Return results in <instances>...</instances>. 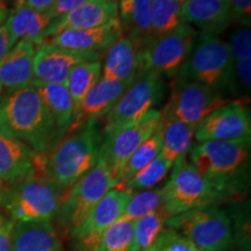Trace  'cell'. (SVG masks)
Listing matches in <instances>:
<instances>
[{"label":"cell","instance_id":"cell-35","mask_svg":"<svg viewBox=\"0 0 251 251\" xmlns=\"http://www.w3.org/2000/svg\"><path fill=\"white\" fill-rule=\"evenodd\" d=\"M158 251H203L172 228H166L158 238Z\"/></svg>","mask_w":251,"mask_h":251},{"label":"cell","instance_id":"cell-18","mask_svg":"<svg viewBox=\"0 0 251 251\" xmlns=\"http://www.w3.org/2000/svg\"><path fill=\"white\" fill-rule=\"evenodd\" d=\"M40 156L26 143L0 131V180L14 185L37 175Z\"/></svg>","mask_w":251,"mask_h":251},{"label":"cell","instance_id":"cell-26","mask_svg":"<svg viewBox=\"0 0 251 251\" xmlns=\"http://www.w3.org/2000/svg\"><path fill=\"white\" fill-rule=\"evenodd\" d=\"M47 11H36L26 6H15L4 24L7 28L12 46L21 40H28L36 46L41 34L51 23Z\"/></svg>","mask_w":251,"mask_h":251},{"label":"cell","instance_id":"cell-23","mask_svg":"<svg viewBox=\"0 0 251 251\" xmlns=\"http://www.w3.org/2000/svg\"><path fill=\"white\" fill-rule=\"evenodd\" d=\"M141 50L142 48L129 37H120L106 51L101 77L118 81L134 79L140 72Z\"/></svg>","mask_w":251,"mask_h":251},{"label":"cell","instance_id":"cell-36","mask_svg":"<svg viewBox=\"0 0 251 251\" xmlns=\"http://www.w3.org/2000/svg\"><path fill=\"white\" fill-rule=\"evenodd\" d=\"M230 50L231 64L241 59L251 56V29L250 26H244L234 34L230 43H228Z\"/></svg>","mask_w":251,"mask_h":251},{"label":"cell","instance_id":"cell-24","mask_svg":"<svg viewBox=\"0 0 251 251\" xmlns=\"http://www.w3.org/2000/svg\"><path fill=\"white\" fill-rule=\"evenodd\" d=\"M31 85L39 92L41 99L45 102L50 117L54 121L59 142L65 136L74 122V102L65 85L62 84L42 83L33 80Z\"/></svg>","mask_w":251,"mask_h":251},{"label":"cell","instance_id":"cell-4","mask_svg":"<svg viewBox=\"0 0 251 251\" xmlns=\"http://www.w3.org/2000/svg\"><path fill=\"white\" fill-rule=\"evenodd\" d=\"M172 168L170 178L163 186L164 209L170 218L214 206L228 196L221 187L199 174L186 157L176 161Z\"/></svg>","mask_w":251,"mask_h":251},{"label":"cell","instance_id":"cell-34","mask_svg":"<svg viewBox=\"0 0 251 251\" xmlns=\"http://www.w3.org/2000/svg\"><path fill=\"white\" fill-rule=\"evenodd\" d=\"M135 222L118 220L103 235L99 251H135Z\"/></svg>","mask_w":251,"mask_h":251},{"label":"cell","instance_id":"cell-44","mask_svg":"<svg viewBox=\"0 0 251 251\" xmlns=\"http://www.w3.org/2000/svg\"><path fill=\"white\" fill-rule=\"evenodd\" d=\"M143 251H158V244H157V240L151 244V246H150L149 248H147V249H144Z\"/></svg>","mask_w":251,"mask_h":251},{"label":"cell","instance_id":"cell-10","mask_svg":"<svg viewBox=\"0 0 251 251\" xmlns=\"http://www.w3.org/2000/svg\"><path fill=\"white\" fill-rule=\"evenodd\" d=\"M161 124V111L151 109L140 120L131 122L108 136L103 137L100 146L99 157L107 165L117 187L126 162L144 141L158 130Z\"/></svg>","mask_w":251,"mask_h":251},{"label":"cell","instance_id":"cell-13","mask_svg":"<svg viewBox=\"0 0 251 251\" xmlns=\"http://www.w3.org/2000/svg\"><path fill=\"white\" fill-rule=\"evenodd\" d=\"M131 194L126 188L114 187L101 198L85 221L71 233L79 251L100 250L103 235L121 218Z\"/></svg>","mask_w":251,"mask_h":251},{"label":"cell","instance_id":"cell-42","mask_svg":"<svg viewBox=\"0 0 251 251\" xmlns=\"http://www.w3.org/2000/svg\"><path fill=\"white\" fill-rule=\"evenodd\" d=\"M11 40H9V34L7 28L5 25L0 26V61L5 57V55L11 50L12 48Z\"/></svg>","mask_w":251,"mask_h":251},{"label":"cell","instance_id":"cell-22","mask_svg":"<svg viewBox=\"0 0 251 251\" xmlns=\"http://www.w3.org/2000/svg\"><path fill=\"white\" fill-rule=\"evenodd\" d=\"M12 251H62L51 221H14Z\"/></svg>","mask_w":251,"mask_h":251},{"label":"cell","instance_id":"cell-37","mask_svg":"<svg viewBox=\"0 0 251 251\" xmlns=\"http://www.w3.org/2000/svg\"><path fill=\"white\" fill-rule=\"evenodd\" d=\"M231 81L237 83V90L242 89L244 92H249L251 84V56L231 64L228 83H231Z\"/></svg>","mask_w":251,"mask_h":251},{"label":"cell","instance_id":"cell-32","mask_svg":"<svg viewBox=\"0 0 251 251\" xmlns=\"http://www.w3.org/2000/svg\"><path fill=\"white\" fill-rule=\"evenodd\" d=\"M172 165L174 164L170 161H168L162 153H159L151 163L141 169L121 187L130 191L131 193L156 187L168 176L169 171L172 169Z\"/></svg>","mask_w":251,"mask_h":251},{"label":"cell","instance_id":"cell-38","mask_svg":"<svg viewBox=\"0 0 251 251\" xmlns=\"http://www.w3.org/2000/svg\"><path fill=\"white\" fill-rule=\"evenodd\" d=\"M231 21L250 26L251 0H230Z\"/></svg>","mask_w":251,"mask_h":251},{"label":"cell","instance_id":"cell-27","mask_svg":"<svg viewBox=\"0 0 251 251\" xmlns=\"http://www.w3.org/2000/svg\"><path fill=\"white\" fill-rule=\"evenodd\" d=\"M194 129L196 127L192 125L162 117L159 127L162 140L161 153L172 164L181 157H186L190 152L194 139Z\"/></svg>","mask_w":251,"mask_h":251},{"label":"cell","instance_id":"cell-7","mask_svg":"<svg viewBox=\"0 0 251 251\" xmlns=\"http://www.w3.org/2000/svg\"><path fill=\"white\" fill-rule=\"evenodd\" d=\"M165 226L203 251H226L234 243L230 219L215 206L175 215L168 219Z\"/></svg>","mask_w":251,"mask_h":251},{"label":"cell","instance_id":"cell-41","mask_svg":"<svg viewBox=\"0 0 251 251\" xmlns=\"http://www.w3.org/2000/svg\"><path fill=\"white\" fill-rule=\"evenodd\" d=\"M56 0H19L15 1V6H26L28 8L36 9V11H47Z\"/></svg>","mask_w":251,"mask_h":251},{"label":"cell","instance_id":"cell-48","mask_svg":"<svg viewBox=\"0 0 251 251\" xmlns=\"http://www.w3.org/2000/svg\"><path fill=\"white\" fill-rule=\"evenodd\" d=\"M17 1H19V0H17Z\"/></svg>","mask_w":251,"mask_h":251},{"label":"cell","instance_id":"cell-19","mask_svg":"<svg viewBox=\"0 0 251 251\" xmlns=\"http://www.w3.org/2000/svg\"><path fill=\"white\" fill-rule=\"evenodd\" d=\"M134 79L118 81L100 78L98 83L84 97L75 112L70 131L77 129L87 121L105 117L120 99L125 91L130 86Z\"/></svg>","mask_w":251,"mask_h":251},{"label":"cell","instance_id":"cell-43","mask_svg":"<svg viewBox=\"0 0 251 251\" xmlns=\"http://www.w3.org/2000/svg\"><path fill=\"white\" fill-rule=\"evenodd\" d=\"M8 18V8L4 0H0V26H2V24L6 23Z\"/></svg>","mask_w":251,"mask_h":251},{"label":"cell","instance_id":"cell-40","mask_svg":"<svg viewBox=\"0 0 251 251\" xmlns=\"http://www.w3.org/2000/svg\"><path fill=\"white\" fill-rule=\"evenodd\" d=\"M13 226V220L0 214V251H12Z\"/></svg>","mask_w":251,"mask_h":251},{"label":"cell","instance_id":"cell-5","mask_svg":"<svg viewBox=\"0 0 251 251\" xmlns=\"http://www.w3.org/2000/svg\"><path fill=\"white\" fill-rule=\"evenodd\" d=\"M64 191L41 176H33L5 191L1 205L13 221H51Z\"/></svg>","mask_w":251,"mask_h":251},{"label":"cell","instance_id":"cell-20","mask_svg":"<svg viewBox=\"0 0 251 251\" xmlns=\"http://www.w3.org/2000/svg\"><path fill=\"white\" fill-rule=\"evenodd\" d=\"M180 15L185 24L214 35L231 23L230 0H186L180 5Z\"/></svg>","mask_w":251,"mask_h":251},{"label":"cell","instance_id":"cell-47","mask_svg":"<svg viewBox=\"0 0 251 251\" xmlns=\"http://www.w3.org/2000/svg\"><path fill=\"white\" fill-rule=\"evenodd\" d=\"M1 91H2V86L0 85V93H1Z\"/></svg>","mask_w":251,"mask_h":251},{"label":"cell","instance_id":"cell-16","mask_svg":"<svg viewBox=\"0 0 251 251\" xmlns=\"http://www.w3.org/2000/svg\"><path fill=\"white\" fill-rule=\"evenodd\" d=\"M115 19H118V0H89L69 13L52 20L40 35L36 46L61 31L103 26Z\"/></svg>","mask_w":251,"mask_h":251},{"label":"cell","instance_id":"cell-17","mask_svg":"<svg viewBox=\"0 0 251 251\" xmlns=\"http://www.w3.org/2000/svg\"><path fill=\"white\" fill-rule=\"evenodd\" d=\"M122 36L124 33L119 19H115L103 26L61 31L46 42L74 51L101 55L102 51H107L109 47Z\"/></svg>","mask_w":251,"mask_h":251},{"label":"cell","instance_id":"cell-1","mask_svg":"<svg viewBox=\"0 0 251 251\" xmlns=\"http://www.w3.org/2000/svg\"><path fill=\"white\" fill-rule=\"evenodd\" d=\"M0 131L26 143L39 156L59 143L54 121L31 84L0 97Z\"/></svg>","mask_w":251,"mask_h":251},{"label":"cell","instance_id":"cell-9","mask_svg":"<svg viewBox=\"0 0 251 251\" xmlns=\"http://www.w3.org/2000/svg\"><path fill=\"white\" fill-rule=\"evenodd\" d=\"M164 94V81L156 72H139L130 86L105 117L101 137L108 136L131 122L140 120L161 101Z\"/></svg>","mask_w":251,"mask_h":251},{"label":"cell","instance_id":"cell-46","mask_svg":"<svg viewBox=\"0 0 251 251\" xmlns=\"http://www.w3.org/2000/svg\"><path fill=\"white\" fill-rule=\"evenodd\" d=\"M174 1H176V2H178V4H179V5H181V4H183V2H185V1H186V0H174Z\"/></svg>","mask_w":251,"mask_h":251},{"label":"cell","instance_id":"cell-14","mask_svg":"<svg viewBox=\"0 0 251 251\" xmlns=\"http://www.w3.org/2000/svg\"><path fill=\"white\" fill-rule=\"evenodd\" d=\"M251 119L249 109L241 101L220 106L196 126L194 139L205 141L250 140Z\"/></svg>","mask_w":251,"mask_h":251},{"label":"cell","instance_id":"cell-6","mask_svg":"<svg viewBox=\"0 0 251 251\" xmlns=\"http://www.w3.org/2000/svg\"><path fill=\"white\" fill-rule=\"evenodd\" d=\"M117 187L107 165L98 158L92 170L64 191L56 218L65 233H72L85 221L94 206L112 188Z\"/></svg>","mask_w":251,"mask_h":251},{"label":"cell","instance_id":"cell-15","mask_svg":"<svg viewBox=\"0 0 251 251\" xmlns=\"http://www.w3.org/2000/svg\"><path fill=\"white\" fill-rule=\"evenodd\" d=\"M96 59H101V55L78 52L42 42L35 48L34 80L65 85L72 69L83 62Z\"/></svg>","mask_w":251,"mask_h":251},{"label":"cell","instance_id":"cell-8","mask_svg":"<svg viewBox=\"0 0 251 251\" xmlns=\"http://www.w3.org/2000/svg\"><path fill=\"white\" fill-rule=\"evenodd\" d=\"M231 70L230 50L227 42L215 35H198L190 55L181 65L179 80L196 81L219 90L228 85Z\"/></svg>","mask_w":251,"mask_h":251},{"label":"cell","instance_id":"cell-11","mask_svg":"<svg viewBox=\"0 0 251 251\" xmlns=\"http://www.w3.org/2000/svg\"><path fill=\"white\" fill-rule=\"evenodd\" d=\"M198 34L196 28L184 23L171 33L155 37L141 50L140 72L175 76L190 55Z\"/></svg>","mask_w":251,"mask_h":251},{"label":"cell","instance_id":"cell-12","mask_svg":"<svg viewBox=\"0 0 251 251\" xmlns=\"http://www.w3.org/2000/svg\"><path fill=\"white\" fill-rule=\"evenodd\" d=\"M227 102L229 101L219 90L196 81L179 80L171 93L164 112L161 113L162 117L176 119L196 127L207 115Z\"/></svg>","mask_w":251,"mask_h":251},{"label":"cell","instance_id":"cell-29","mask_svg":"<svg viewBox=\"0 0 251 251\" xmlns=\"http://www.w3.org/2000/svg\"><path fill=\"white\" fill-rule=\"evenodd\" d=\"M181 20L180 5L174 0H151L150 6V29L152 40L177 29Z\"/></svg>","mask_w":251,"mask_h":251},{"label":"cell","instance_id":"cell-39","mask_svg":"<svg viewBox=\"0 0 251 251\" xmlns=\"http://www.w3.org/2000/svg\"><path fill=\"white\" fill-rule=\"evenodd\" d=\"M89 0H56L50 7L47 9L51 20H55L62 15L69 13L72 9L77 8L78 6L85 4Z\"/></svg>","mask_w":251,"mask_h":251},{"label":"cell","instance_id":"cell-3","mask_svg":"<svg viewBox=\"0 0 251 251\" xmlns=\"http://www.w3.org/2000/svg\"><path fill=\"white\" fill-rule=\"evenodd\" d=\"M249 157L250 140L205 141L190 150L193 168L228 194L237 188Z\"/></svg>","mask_w":251,"mask_h":251},{"label":"cell","instance_id":"cell-31","mask_svg":"<svg viewBox=\"0 0 251 251\" xmlns=\"http://www.w3.org/2000/svg\"><path fill=\"white\" fill-rule=\"evenodd\" d=\"M163 206H164L163 186L140 191V192L131 194L129 201L119 220L135 222L143 216L157 211Z\"/></svg>","mask_w":251,"mask_h":251},{"label":"cell","instance_id":"cell-25","mask_svg":"<svg viewBox=\"0 0 251 251\" xmlns=\"http://www.w3.org/2000/svg\"><path fill=\"white\" fill-rule=\"evenodd\" d=\"M151 0H118V19L122 33L144 48L152 41L150 29Z\"/></svg>","mask_w":251,"mask_h":251},{"label":"cell","instance_id":"cell-2","mask_svg":"<svg viewBox=\"0 0 251 251\" xmlns=\"http://www.w3.org/2000/svg\"><path fill=\"white\" fill-rule=\"evenodd\" d=\"M102 137L97 120L72 130L46 157L40 156L41 177L65 191L92 170L99 158Z\"/></svg>","mask_w":251,"mask_h":251},{"label":"cell","instance_id":"cell-33","mask_svg":"<svg viewBox=\"0 0 251 251\" xmlns=\"http://www.w3.org/2000/svg\"><path fill=\"white\" fill-rule=\"evenodd\" d=\"M170 216L166 214L164 206L150 214L135 221L134 242L135 251H143L158 238Z\"/></svg>","mask_w":251,"mask_h":251},{"label":"cell","instance_id":"cell-30","mask_svg":"<svg viewBox=\"0 0 251 251\" xmlns=\"http://www.w3.org/2000/svg\"><path fill=\"white\" fill-rule=\"evenodd\" d=\"M162 150V140L161 133L156 130L151 136L148 137L141 146L133 152L128 161L122 169L120 181H119L118 187H121L122 185L127 183L135 174H137L141 169L147 166L149 163H151L157 156L161 153Z\"/></svg>","mask_w":251,"mask_h":251},{"label":"cell","instance_id":"cell-28","mask_svg":"<svg viewBox=\"0 0 251 251\" xmlns=\"http://www.w3.org/2000/svg\"><path fill=\"white\" fill-rule=\"evenodd\" d=\"M101 59L83 62L72 69L67 81H65V87L70 93L75 112L80 105L84 97L101 78Z\"/></svg>","mask_w":251,"mask_h":251},{"label":"cell","instance_id":"cell-45","mask_svg":"<svg viewBox=\"0 0 251 251\" xmlns=\"http://www.w3.org/2000/svg\"><path fill=\"white\" fill-rule=\"evenodd\" d=\"M4 194H5V186H4V183H2V181L0 180V205H1V201H2V198H4Z\"/></svg>","mask_w":251,"mask_h":251},{"label":"cell","instance_id":"cell-21","mask_svg":"<svg viewBox=\"0 0 251 251\" xmlns=\"http://www.w3.org/2000/svg\"><path fill=\"white\" fill-rule=\"evenodd\" d=\"M36 46L28 40H21L0 61V85L17 90L28 86L34 80V56Z\"/></svg>","mask_w":251,"mask_h":251}]
</instances>
